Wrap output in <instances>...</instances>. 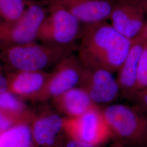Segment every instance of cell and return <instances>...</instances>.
I'll use <instances>...</instances> for the list:
<instances>
[{"instance_id": "obj_4", "label": "cell", "mask_w": 147, "mask_h": 147, "mask_svg": "<svg viewBox=\"0 0 147 147\" xmlns=\"http://www.w3.org/2000/svg\"><path fill=\"white\" fill-rule=\"evenodd\" d=\"M26 8L17 21H0V51L36 40L47 17V8L38 1L26 0Z\"/></svg>"}, {"instance_id": "obj_8", "label": "cell", "mask_w": 147, "mask_h": 147, "mask_svg": "<svg viewBox=\"0 0 147 147\" xmlns=\"http://www.w3.org/2000/svg\"><path fill=\"white\" fill-rule=\"evenodd\" d=\"M42 89L43 97H57L79 86L84 67L75 53L53 67ZM37 92V93H38Z\"/></svg>"}, {"instance_id": "obj_19", "label": "cell", "mask_w": 147, "mask_h": 147, "mask_svg": "<svg viewBox=\"0 0 147 147\" xmlns=\"http://www.w3.org/2000/svg\"><path fill=\"white\" fill-rule=\"evenodd\" d=\"M0 107L17 111L21 109L22 104L14 95L5 91L0 94Z\"/></svg>"}, {"instance_id": "obj_16", "label": "cell", "mask_w": 147, "mask_h": 147, "mask_svg": "<svg viewBox=\"0 0 147 147\" xmlns=\"http://www.w3.org/2000/svg\"><path fill=\"white\" fill-rule=\"evenodd\" d=\"M26 0H0V17L3 21L19 20L25 10Z\"/></svg>"}, {"instance_id": "obj_25", "label": "cell", "mask_w": 147, "mask_h": 147, "mask_svg": "<svg viewBox=\"0 0 147 147\" xmlns=\"http://www.w3.org/2000/svg\"><path fill=\"white\" fill-rule=\"evenodd\" d=\"M142 32H144V33H143V35H145V36H146V37H144V36H143L144 37H146L147 39V27H146V28H145V31H144V30H143V31Z\"/></svg>"}, {"instance_id": "obj_18", "label": "cell", "mask_w": 147, "mask_h": 147, "mask_svg": "<svg viewBox=\"0 0 147 147\" xmlns=\"http://www.w3.org/2000/svg\"><path fill=\"white\" fill-rule=\"evenodd\" d=\"M121 94L126 99L133 100L136 105L135 108L140 112H147V89L131 90Z\"/></svg>"}, {"instance_id": "obj_5", "label": "cell", "mask_w": 147, "mask_h": 147, "mask_svg": "<svg viewBox=\"0 0 147 147\" xmlns=\"http://www.w3.org/2000/svg\"><path fill=\"white\" fill-rule=\"evenodd\" d=\"M47 7V16L40 27L36 40L57 45L76 42L84 33L85 25L60 5Z\"/></svg>"}, {"instance_id": "obj_24", "label": "cell", "mask_w": 147, "mask_h": 147, "mask_svg": "<svg viewBox=\"0 0 147 147\" xmlns=\"http://www.w3.org/2000/svg\"><path fill=\"white\" fill-rule=\"evenodd\" d=\"M110 147H127L123 145V144H121L120 142H118L117 141H115L114 140V142L113 143H112L111 144Z\"/></svg>"}, {"instance_id": "obj_12", "label": "cell", "mask_w": 147, "mask_h": 147, "mask_svg": "<svg viewBox=\"0 0 147 147\" xmlns=\"http://www.w3.org/2000/svg\"><path fill=\"white\" fill-rule=\"evenodd\" d=\"M70 118L82 116L88 111L99 107L91 100L84 89L76 87L55 98Z\"/></svg>"}, {"instance_id": "obj_7", "label": "cell", "mask_w": 147, "mask_h": 147, "mask_svg": "<svg viewBox=\"0 0 147 147\" xmlns=\"http://www.w3.org/2000/svg\"><path fill=\"white\" fill-rule=\"evenodd\" d=\"M113 74L104 69L84 68L78 87L84 89L98 106L110 105L121 94L119 86Z\"/></svg>"}, {"instance_id": "obj_9", "label": "cell", "mask_w": 147, "mask_h": 147, "mask_svg": "<svg viewBox=\"0 0 147 147\" xmlns=\"http://www.w3.org/2000/svg\"><path fill=\"white\" fill-rule=\"evenodd\" d=\"M43 5H57L67 9L84 25L110 20L116 0H44Z\"/></svg>"}, {"instance_id": "obj_6", "label": "cell", "mask_w": 147, "mask_h": 147, "mask_svg": "<svg viewBox=\"0 0 147 147\" xmlns=\"http://www.w3.org/2000/svg\"><path fill=\"white\" fill-rule=\"evenodd\" d=\"M64 127L70 138L96 147H101L113 138L100 107L88 111L82 116L64 121Z\"/></svg>"}, {"instance_id": "obj_26", "label": "cell", "mask_w": 147, "mask_h": 147, "mask_svg": "<svg viewBox=\"0 0 147 147\" xmlns=\"http://www.w3.org/2000/svg\"><path fill=\"white\" fill-rule=\"evenodd\" d=\"M147 147V134H146V138H145V141H144V147Z\"/></svg>"}, {"instance_id": "obj_3", "label": "cell", "mask_w": 147, "mask_h": 147, "mask_svg": "<svg viewBox=\"0 0 147 147\" xmlns=\"http://www.w3.org/2000/svg\"><path fill=\"white\" fill-rule=\"evenodd\" d=\"M101 111L115 141L127 147H144L147 117L135 107L121 104L107 105Z\"/></svg>"}, {"instance_id": "obj_20", "label": "cell", "mask_w": 147, "mask_h": 147, "mask_svg": "<svg viewBox=\"0 0 147 147\" xmlns=\"http://www.w3.org/2000/svg\"><path fill=\"white\" fill-rule=\"evenodd\" d=\"M4 69V67L0 63V94L5 92L8 87L7 80L2 73V70Z\"/></svg>"}, {"instance_id": "obj_15", "label": "cell", "mask_w": 147, "mask_h": 147, "mask_svg": "<svg viewBox=\"0 0 147 147\" xmlns=\"http://www.w3.org/2000/svg\"><path fill=\"white\" fill-rule=\"evenodd\" d=\"M31 141L30 129L25 125L16 126L0 136V147H29Z\"/></svg>"}, {"instance_id": "obj_13", "label": "cell", "mask_w": 147, "mask_h": 147, "mask_svg": "<svg viewBox=\"0 0 147 147\" xmlns=\"http://www.w3.org/2000/svg\"><path fill=\"white\" fill-rule=\"evenodd\" d=\"M63 127L64 121L58 115L53 113L44 116L34 124L33 135L35 140L39 145L53 147Z\"/></svg>"}, {"instance_id": "obj_14", "label": "cell", "mask_w": 147, "mask_h": 147, "mask_svg": "<svg viewBox=\"0 0 147 147\" xmlns=\"http://www.w3.org/2000/svg\"><path fill=\"white\" fill-rule=\"evenodd\" d=\"M49 76V73L43 71H17L11 82V88L20 94L37 93L42 89Z\"/></svg>"}, {"instance_id": "obj_23", "label": "cell", "mask_w": 147, "mask_h": 147, "mask_svg": "<svg viewBox=\"0 0 147 147\" xmlns=\"http://www.w3.org/2000/svg\"><path fill=\"white\" fill-rule=\"evenodd\" d=\"M129 1L134 2L140 5L144 11H146L147 12V0H131Z\"/></svg>"}, {"instance_id": "obj_2", "label": "cell", "mask_w": 147, "mask_h": 147, "mask_svg": "<svg viewBox=\"0 0 147 147\" xmlns=\"http://www.w3.org/2000/svg\"><path fill=\"white\" fill-rule=\"evenodd\" d=\"M78 44L57 45L32 42L0 51V63L16 71H38L54 67L77 52Z\"/></svg>"}, {"instance_id": "obj_28", "label": "cell", "mask_w": 147, "mask_h": 147, "mask_svg": "<svg viewBox=\"0 0 147 147\" xmlns=\"http://www.w3.org/2000/svg\"><path fill=\"white\" fill-rule=\"evenodd\" d=\"M124 1H131V0H124Z\"/></svg>"}, {"instance_id": "obj_11", "label": "cell", "mask_w": 147, "mask_h": 147, "mask_svg": "<svg viewBox=\"0 0 147 147\" xmlns=\"http://www.w3.org/2000/svg\"><path fill=\"white\" fill-rule=\"evenodd\" d=\"M146 44L144 37L141 34L132 39L129 51L118 71L117 80L121 89V94L134 89L138 63Z\"/></svg>"}, {"instance_id": "obj_1", "label": "cell", "mask_w": 147, "mask_h": 147, "mask_svg": "<svg viewBox=\"0 0 147 147\" xmlns=\"http://www.w3.org/2000/svg\"><path fill=\"white\" fill-rule=\"evenodd\" d=\"M77 56L85 68L118 71L126 58L131 40L106 21L85 25Z\"/></svg>"}, {"instance_id": "obj_22", "label": "cell", "mask_w": 147, "mask_h": 147, "mask_svg": "<svg viewBox=\"0 0 147 147\" xmlns=\"http://www.w3.org/2000/svg\"><path fill=\"white\" fill-rule=\"evenodd\" d=\"M11 125V122L0 113V129L5 130Z\"/></svg>"}, {"instance_id": "obj_21", "label": "cell", "mask_w": 147, "mask_h": 147, "mask_svg": "<svg viewBox=\"0 0 147 147\" xmlns=\"http://www.w3.org/2000/svg\"><path fill=\"white\" fill-rule=\"evenodd\" d=\"M65 147H98L94 145L90 144L84 142H81L76 140L70 138L69 141L67 142Z\"/></svg>"}, {"instance_id": "obj_10", "label": "cell", "mask_w": 147, "mask_h": 147, "mask_svg": "<svg viewBox=\"0 0 147 147\" xmlns=\"http://www.w3.org/2000/svg\"><path fill=\"white\" fill-rule=\"evenodd\" d=\"M143 12L142 7L134 2L116 0L110 19L111 25L122 36L132 40L143 31Z\"/></svg>"}, {"instance_id": "obj_27", "label": "cell", "mask_w": 147, "mask_h": 147, "mask_svg": "<svg viewBox=\"0 0 147 147\" xmlns=\"http://www.w3.org/2000/svg\"><path fill=\"white\" fill-rule=\"evenodd\" d=\"M44 1V0H39V1Z\"/></svg>"}, {"instance_id": "obj_17", "label": "cell", "mask_w": 147, "mask_h": 147, "mask_svg": "<svg viewBox=\"0 0 147 147\" xmlns=\"http://www.w3.org/2000/svg\"><path fill=\"white\" fill-rule=\"evenodd\" d=\"M146 89H147V44L144 49L139 61L137 71L136 82L135 88L132 90H141Z\"/></svg>"}]
</instances>
